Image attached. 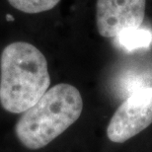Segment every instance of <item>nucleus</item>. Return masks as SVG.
Returning a JSON list of instances; mask_svg holds the SVG:
<instances>
[{
  "label": "nucleus",
  "instance_id": "obj_1",
  "mask_svg": "<svg viewBox=\"0 0 152 152\" xmlns=\"http://www.w3.org/2000/svg\"><path fill=\"white\" fill-rule=\"evenodd\" d=\"M48 61L29 42H15L0 56V105L11 114H23L50 89Z\"/></svg>",
  "mask_w": 152,
  "mask_h": 152
},
{
  "label": "nucleus",
  "instance_id": "obj_3",
  "mask_svg": "<svg viewBox=\"0 0 152 152\" xmlns=\"http://www.w3.org/2000/svg\"><path fill=\"white\" fill-rule=\"evenodd\" d=\"M152 124V87H140L115 112L107 127L108 138L124 143Z\"/></svg>",
  "mask_w": 152,
  "mask_h": 152
},
{
  "label": "nucleus",
  "instance_id": "obj_5",
  "mask_svg": "<svg viewBox=\"0 0 152 152\" xmlns=\"http://www.w3.org/2000/svg\"><path fill=\"white\" fill-rule=\"evenodd\" d=\"M115 42L126 50L147 48L152 45V32L147 29H130L115 37Z\"/></svg>",
  "mask_w": 152,
  "mask_h": 152
},
{
  "label": "nucleus",
  "instance_id": "obj_6",
  "mask_svg": "<svg viewBox=\"0 0 152 152\" xmlns=\"http://www.w3.org/2000/svg\"><path fill=\"white\" fill-rule=\"evenodd\" d=\"M8 2L24 13L37 14L51 10L60 2V0H8Z\"/></svg>",
  "mask_w": 152,
  "mask_h": 152
},
{
  "label": "nucleus",
  "instance_id": "obj_4",
  "mask_svg": "<svg viewBox=\"0 0 152 152\" xmlns=\"http://www.w3.org/2000/svg\"><path fill=\"white\" fill-rule=\"evenodd\" d=\"M146 0H97L96 24L104 38H115L124 31L140 28Z\"/></svg>",
  "mask_w": 152,
  "mask_h": 152
},
{
  "label": "nucleus",
  "instance_id": "obj_2",
  "mask_svg": "<svg viewBox=\"0 0 152 152\" xmlns=\"http://www.w3.org/2000/svg\"><path fill=\"white\" fill-rule=\"evenodd\" d=\"M83 100L79 90L60 83L50 88L36 104L24 112L15 133L28 149L47 146L80 118Z\"/></svg>",
  "mask_w": 152,
  "mask_h": 152
}]
</instances>
